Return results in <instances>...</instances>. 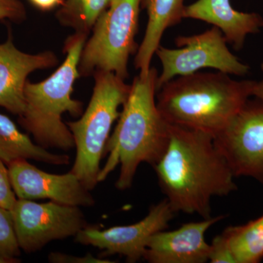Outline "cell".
<instances>
[{
    "label": "cell",
    "mask_w": 263,
    "mask_h": 263,
    "mask_svg": "<svg viewBox=\"0 0 263 263\" xmlns=\"http://www.w3.org/2000/svg\"><path fill=\"white\" fill-rule=\"evenodd\" d=\"M153 167L175 213L209 219L212 197L227 196L237 189L214 137L202 132L169 124L167 146Z\"/></svg>",
    "instance_id": "6da1fadb"
},
{
    "label": "cell",
    "mask_w": 263,
    "mask_h": 263,
    "mask_svg": "<svg viewBox=\"0 0 263 263\" xmlns=\"http://www.w3.org/2000/svg\"><path fill=\"white\" fill-rule=\"evenodd\" d=\"M157 70L151 67L133 80L117 126L105 146L107 160L100 169L99 183L119 165L116 187L124 191L133 185L140 164L146 162L154 166L162 157L168 142L169 124L157 108Z\"/></svg>",
    "instance_id": "7a4b0ae2"
},
{
    "label": "cell",
    "mask_w": 263,
    "mask_h": 263,
    "mask_svg": "<svg viewBox=\"0 0 263 263\" xmlns=\"http://www.w3.org/2000/svg\"><path fill=\"white\" fill-rule=\"evenodd\" d=\"M254 83L219 71L179 76L158 90L157 108L168 124L214 137L252 96Z\"/></svg>",
    "instance_id": "3957f363"
},
{
    "label": "cell",
    "mask_w": 263,
    "mask_h": 263,
    "mask_svg": "<svg viewBox=\"0 0 263 263\" xmlns=\"http://www.w3.org/2000/svg\"><path fill=\"white\" fill-rule=\"evenodd\" d=\"M88 34L75 32L65 41V61L41 82L27 81L24 87V110L18 122L39 146L67 152L75 148L73 137L62 115L80 117L84 104L72 98L73 86L81 77V52Z\"/></svg>",
    "instance_id": "277c9868"
},
{
    "label": "cell",
    "mask_w": 263,
    "mask_h": 263,
    "mask_svg": "<svg viewBox=\"0 0 263 263\" xmlns=\"http://www.w3.org/2000/svg\"><path fill=\"white\" fill-rule=\"evenodd\" d=\"M95 86L89 105L80 119L66 124L73 137L76 149L71 172L92 191L98 184L100 163L112 127L120 116L130 91L127 84L114 72L95 73Z\"/></svg>",
    "instance_id": "5b68a950"
},
{
    "label": "cell",
    "mask_w": 263,
    "mask_h": 263,
    "mask_svg": "<svg viewBox=\"0 0 263 263\" xmlns=\"http://www.w3.org/2000/svg\"><path fill=\"white\" fill-rule=\"evenodd\" d=\"M141 0H119L100 15L81 52V76L114 72L126 80L128 62L138 51L136 36Z\"/></svg>",
    "instance_id": "8992f818"
},
{
    "label": "cell",
    "mask_w": 263,
    "mask_h": 263,
    "mask_svg": "<svg viewBox=\"0 0 263 263\" xmlns=\"http://www.w3.org/2000/svg\"><path fill=\"white\" fill-rule=\"evenodd\" d=\"M175 43L177 48L160 45L156 51L162 64V71L157 77V91L175 78L191 75L204 68L237 76H245L250 70L248 65L230 51L226 37L215 27L195 35L179 36Z\"/></svg>",
    "instance_id": "52a82bcc"
},
{
    "label": "cell",
    "mask_w": 263,
    "mask_h": 263,
    "mask_svg": "<svg viewBox=\"0 0 263 263\" xmlns=\"http://www.w3.org/2000/svg\"><path fill=\"white\" fill-rule=\"evenodd\" d=\"M80 208L17 199L10 212L21 250L33 253L53 240L75 237L89 226Z\"/></svg>",
    "instance_id": "ba28073f"
},
{
    "label": "cell",
    "mask_w": 263,
    "mask_h": 263,
    "mask_svg": "<svg viewBox=\"0 0 263 263\" xmlns=\"http://www.w3.org/2000/svg\"><path fill=\"white\" fill-rule=\"evenodd\" d=\"M214 142L235 177L248 176L263 185V102L249 100Z\"/></svg>",
    "instance_id": "9c48e42d"
},
{
    "label": "cell",
    "mask_w": 263,
    "mask_h": 263,
    "mask_svg": "<svg viewBox=\"0 0 263 263\" xmlns=\"http://www.w3.org/2000/svg\"><path fill=\"white\" fill-rule=\"evenodd\" d=\"M175 214L164 198L152 205L148 214L138 222L103 230L89 226L78 233L75 241L100 249L103 256L119 254L125 257L127 262L135 263L143 259L151 237L167 229Z\"/></svg>",
    "instance_id": "30bf717a"
},
{
    "label": "cell",
    "mask_w": 263,
    "mask_h": 263,
    "mask_svg": "<svg viewBox=\"0 0 263 263\" xmlns=\"http://www.w3.org/2000/svg\"><path fill=\"white\" fill-rule=\"evenodd\" d=\"M7 166L17 199H48L57 203L81 208L95 205L91 191L70 171L65 174H50L24 160Z\"/></svg>",
    "instance_id": "8fae6325"
},
{
    "label": "cell",
    "mask_w": 263,
    "mask_h": 263,
    "mask_svg": "<svg viewBox=\"0 0 263 263\" xmlns=\"http://www.w3.org/2000/svg\"><path fill=\"white\" fill-rule=\"evenodd\" d=\"M224 216L186 223L179 229L165 230L152 235L147 243L143 259L150 263H204L209 261L210 245L205 233Z\"/></svg>",
    "instance_id": "7c38bea8"
},
{
    "label": "cell",
    "mask_w": 263,
    "mask_h": 263,
    "mask_svg": "<svg viewBox=\"0 0 263 263\" xmlns=\"http://www.w3.org/2000/svg\"><path fill=\"white\" fill-rule=\"evenodd\" d=\"M57 62L51 51L34 54L20 51L10 34L0 44V107L19 117L25 106L24 87L28 76L34 71L51 68Z\"/></svg>",
    "instance_id": "4fadbf2b"
},
{
    "label": "cell",
    "mask_w": 263,
    "mask_h": 263,
    "mask_svg": "<svg viewBox=\"0 0 263 263\" xmlns=\"http://www.w3.org/2000/svg\"><path fill=\"white\" fill-rule=\"evenodd\" d=\"M183 17L212 24L222 32L227 42L236 51L243 48L249 34L258 33L263 27L260 15L238 11L230 0H197L184 7Z\"/></svg>",
    "instance_id": "5bb4252c"
},
{
    "label": "cell",
    "mask_w": 263,
    "mask_h": 263,
    "mask_svg": "<svg viewBox=\"0 0 263 263\" xmlns=\"http://www.w3.org/2000/svg\"><path fill=\"white\" fill-rule=\"evenodd\" d=\"M183 3L184 0H141L148 13V24L135 58V67L140 73H146L152 67V58L164 32L182 21Z\"/></svg>",
    "instance_id": "9a60e30c"
},
{
    "label": "cell",
    "mask_w": 263,
    "mask_h": 263,
    "mask_svg": "<svg viewBox=\"0 0 263 263\" xmlns=\"http://www.w3.org/2000/svg\"><path fill=\"white\" fill-rule=\"evenodd\" d=\"M0 160L6 165L17 160H34L53 165L70 163L68 155L52 153L19 130L14 122L0 113Z\"/></svg>",
    "instance_id": "2e32d148"
},
{
    "label": "cell",
    "mask_w": 263,
    "mask_h": 263,
    "mask_svg": "<svg viewBox=\"0 0 263 263\" xmlns=\"http://www.w3.org/2000/svg\"><path fill=\"white\" fill-rule=\"evenodd\" d=\"M235 263H258L263 258V215L221 233Z\"/></svg>",
    "instance_id": "e0dca14e"
},
{
    "label": "cell",
    "mask_w": 263,
    "mask_h": 263,
    "mask_svg": "<svg viewBox=\"0 0 263 263\" xmlns=\"http://www.w3.org/2000/svg\"><path fill=\"white\" fill-rule=\"evenodd\" d=\"M57 13L64 27L89 34L97 21L110 6V0H65Z\"/></svg>",
    "instance_id": "ac0fdd59"
},
{
    "label": "cell",
    "mask_w": 263,
    "mask_h": 263,
    "mask_svg": "<svg viewBox=\"0 0 263 263\" xmlns=\"http://www.w3.org/2000/svg\"><path fill=\"white\" fill-rule=\"evenodd\" d=\"M21 251L11 212L0 206V257L10 263L20 262Z\"/></svg>",
    "instance_id": "d6986e66"
},
{
    "label": "cell",
    "mask_w": 263,
    "mask_h": 263,
    "mask_svg": "<svg viewBox=\"0 0 263 263\" xmlns=\"http://www.w3.org/2000/svg\"><path fill=\"white\" fill-rule=\"evenodd\" d=\"M16 200L10 183L8 166L0 160V206L10 211Z\"/></svg>",
    "instance_id": "ffe728a7"
},
{
    "label": "cell",
    "mask_w": 263,
    "mask_h": 263,
    "mask_svg": "<svg viewBox=\"0 0 263 263\" xmlns=\"http://www.w3.org/2000/svg\"><path fill=\"white\" fill-rule=\"evenodd\" d=\"M209 260L212 263H235L226 238L221 233L216 236L210 245Z\"/></svg>",
    "instance_id": "44dd1931"
},
{
    "label": "cell",
    "mask_w": 263,
    "mask_h": 263,
    "mask_svg": "<svg viewBox=\"0 0 263 263\" xmlns=\"http://www.w3.org/2000/svg\"><path fill=\"white\" fill-rule=\"evenodd\" d=\"M25 18V8L20 0H0V20L22 22Z\"/></svg>",
    "instance_id": "7402d4cb"
},
{
    "label": "cell",
    "mask_w": 263,
    "mask_h": 263,
    "mask_svg": "<svg viewBox=\"0 0 263 263\" xmlns=\"http://www.w3.org/2000/svg\"><path fill=\"white\" fill-rule=\"evenodd\" d=\"M51 263H112L109 259L98 258L92 254L88 253L85 256H76L62 252H51L48 257Z\"/></svg>",
    "instance_id": "603a6c76"
},
{
    "label": "cell",
    "mask_w": 263,
    "mask_h": 263,
    "mask_svg": "<svg viewBox=\"0 0 263 263\" xmlns=\"http://www.w3.org/2000/svg\"><path fill=\"white\" fill-rule=\"evenodd\" d=\"M33 6L42 11H49L63 4V0H29Z\"/></svg>",
    "instance_id": "cb8c5ba5"
},
{
    "label": "cell",
    "mask_w": 263,
    "mask_h": 263,
    "mask_svg": "<svg viewBox=\"0 0 263 263\" xmlns=\"http://www.w3.org/2000/svg\"><path fill=\"white\" fill-rule=\"evenodd\" d=\"M261 69L263 72V62L261 65ZM252 96L255 97L256 99L263 102V80L259 82L254 83L253 90H252Z\"/></svg>",
    "instance_id": "d4e9b609"
},
{
    "label": "cell",
    "mask_w": 263,
    "mask_h": 263,
    "mask_svg": "<svg viewBox=\"0 0 263 263\" xmlns=\"http://www.w3.org/2000/svg\"><path fill=\"white\" fill-rule=\"evenodd\" d=\"M119 0H110V6H112V5H114L116 4V3H117L118 2H119Z\"/></svg>",
    "instance_id": "484cf974"
},
{
    "label": "cell",
    "mask_w": 263,
    "mask_h": 263,
    "mask_svg": "<svg viewBox=\"0 0 263 263\" xmlns=\"http://www.w3.org/2000/svg\"><path fill=\"white\" fill-rule=\"evenodd\" d=\"M0 263H10L9 261L7 260V259L1 258L0 257Z\"/></svg>",
    "instance_id": "4316f807"
}]
</instances>
